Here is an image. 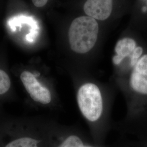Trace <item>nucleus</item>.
Wrapping results in <instances>:
<instances>
[{
	"instance_id": "f257e3e1",
	"label": "nucleus",
	"mask_w": 147,
	"mask_h": 147,
	"mask_svg": "<svg viewBox=\"0 0 147 147\" xmlns=\"http://www.w3.org/2000/svg\"><path fill=\"white\" fill-rule=\"evenodd\" d=\"M98 32V24L94 18L89 16L76 18L69 29V42L71 49L79 53L89 52L96 42Z\"/></svg>"
},
{
	"instance_id": "f03ea898",
	"label": "nucleus",
	"mask_w": 147,
	"mask_h": 147,
	"mask_svg": "<svg viewBox=\"0 0 147 147\" xmlns=\"http://www.w3.org/2000/svg\"><path fill=\"white\" fill-rule=\"evenodd\" d=\"M79 108L86 118L91 121H97L102 111V100L98 87L93 84L82 85L78 93Z\"/></svg>"
},
{
	"instance_id": "7ed1b4c3",
	"label": "nucleus",
	"mask_w": 147,
	"mask_h": 147,
	"mask_svg": "<svg viewBox=\"0 0 147 147\" xmlns=\"http://www.w3.org/2000/svg\"><path fill=\"white\" fill-rule=\"evenodd\" d=\"M21 81L32 99L42 104L51 102V95L47 88L42 86L34 75L28 71H24L20 75Z\"/></svg>"
},
{
	"instance_id": "20e7f679",
	"label": "nucleus",
	"mask_w": 147,
	"mask_h": 147,
	"mask_svg": "<svg viewBox=\"0 0 147 147\" xmlns=\"http://www.w3.org/2000/svg\"><path fill=\"white\" fill-rule=\"evenodd\" d=\"M130 85L137 93L147 94V54L142 56L134 66Z\"/></svg>"
},
{
	"instance_id": "39448f33",
	"label": "nucleus",
	"mask_w": 147,
	"mask_h": 147,
	"mask_svg": "<svg viewBox=\"0 0 147 147\" xmlns=\"http://www.w3.org/2000/svg\"><path fill=\"white\" fill-rule=\"evenodd\" d=\"M112 0H87L84 9L85 13L95 19L105 20L112 11Z\"/></svg>"
},
{
	"instance_id": "423d86ee",
	"label": "nucleus",
	"mask_w": 147,
	"mask_h": 147,
	"mask_svg": "<svg viewBox=\"0 0 147 147\" xmlns=\"http://www.w3.org/2000/svg\"><path fill=\"white\" fill-rule=\"evenodd\" d=\"M136 41L130 38H125L119 40L115 47L116 55L113 57V62L118 65L127 57L129 58L137 47Z\"/></svg>"
},
{
	"instance_id": "0eeeda50",
	"label": "nucleus",
	"mask_w": 147,
	"mask_h": 147,
	"mask_svg": "<svg viewBox=\"0 0 147 147\" xmlns=\"http://www.w3.org/2000/svg\"><path fill=\"white\" fill-rule=\"evenodd\" d=\"M36 140L29 137H23L8 143L5 147H38Z\"/></svg>"
},
{
	"instance_id": "6e6552de",
	"label": "nucleus",
	"mask_w": 147,
	"mask_h": 147,
	"mask_svg": "<svg viewBox=\"0 0 147 147\" xmlns=\"http://www.w3.org/2000/svg\"><path fill=\"white\" fill-rule=\"evenodd\" d=\"M11 80L5 71L0 69V95L5 93L11 87Z\"/></svg>"
},
{
	"instance_id": "1a4fd4ad",
	"label": "nucleus",
	"mask_w": 147,
	"mask_h": 147,
	"mask_svg": "<svg viewBox=\"0 0 147 147\" xmlns=\"http://www.w3.org/2000/svg\"><path fill=\"white\" fill-rule=\"evenodd\" d=\"M58 147H83L81 139L76 136L68 137Z\"/></svg>"
},
{
	"instance_id": "9d476101",
	"label": "nucleus",
	"mask_w": 147,
	"mask_h": 147,
	"mask_svg": "<svg viewBox=\"0 0 147 147\" xmlns=\"http://www.w3.org/2000/svg\"><path fill=\"white\" fill-rule=\"evenodd\" d=\"M143 53V49L141 47H137L132 53L131 56L130 57V64L131 67H134L137 62L141 58Z\"/></svg>"
},
{
	"instance_id": "9b49d317",
	"label": "nucleus",
	"mask_w": 147,
	"mask_h": 147,
	"mask_svg": "<svg viewBox=\"0 0 147 147\" xmlns=\"http://www.w3.org/2000/svg\"><path fill=\"white\" fill-rule=\"evenodd\" d=\"M48 0H32L33 5L37 7H42L47 3Z\"/></svg>"
},
{
	"instance_id": "f8f14e48",
	"label": "nucleus",
	"mask_w": 147,
	"mask_h": 147,
	"mask_svg": "<svg viewBox=\"0 0 147 147\" xmlns=\"http://www.w3.org/2000/svg\"><path fill=\"white\" fill-rule=\"evenodd\" d=\"M141 1H143L145 3V5L141 8V11L142 13H147V0H141Z\"/></svg>"
}]
</instances>
